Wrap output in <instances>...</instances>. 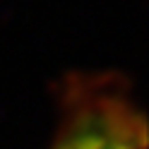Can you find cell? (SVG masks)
I'll list each match as a JSON object with an SVG mask.
<instances>
[{"label":"cell","instance_id":"1","mask_svg":"<svg viewBox=\"0 0 149 149\" xmlns=\"http://www.w3.org/2000/svg\"><path fill=\"white\" fill-rule=\"evenodd\" d=\"M51 149H147V123L120 79L77 74L63 89Z\"/></svg>","mask_w":149,"mask_h":149}]
</instances>
